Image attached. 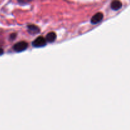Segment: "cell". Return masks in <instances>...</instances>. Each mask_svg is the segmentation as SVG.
<instances>
[{"label":"cell","mask_w":130,"mask_h":130,"mask_svg":"<svg viewBox=\"0 0 130 130\" xmlns=\"http://www.w3.org/2000/svg\"><path fill=\"white\" fill-rule=\"evenodd\" d=\"M46 39L43 36H39L34 39L32 43V45L35 48H41L46 45Z\"/></svg>","instance_id":"1"},{"label":"cell","mask_w":130,"mask_h":130,"mask_svg":"<svg viewBox=\"0 0 130 130\" xmlns=\"http://www.w3.org/2000/svg\"><path fill=\"white\" fill-rule=\"evenodd\" d=\"M28 43L24 41L18 42L13 46V50L16 52H22L27 49Z\"/></svg>","instance_id":"2"},{"label":"cell","mask_w":130,"mask_h":130,"mask_svg":"<svg viewBox=\"0 0 130 130\" xmlns=\"http://www.w3.org/2000/svg\"><path fill=\"white\" fill-rule=\"evenodd\" d=\"M103 19H104V14L102 12H98L91 17L90 22L92 24H97L102 22Z\"/></svg>","instance_id":"3"},{"label":"cell","mask_w":130,"mask_h":130,"mask_svg":"<svg viewBox=\"0 0 130 130\" xmlns=\"http://www.w3.org/2000/svg\"><path fill=\"white\" fill-rule=\"evenodd\" d=\"M27 29L28 32L30 33V34H37L38 33H39L40 32V29L38 27L37 25H34V24H30V25H27Z\"/></svg>","instance_id":"4"},{"label":"cell","mask_w":130,"mask_h":130,"mask_svg":"<svg viewBox=\"0 0 130 130\" xmlns=\"http://www.w3.org/2000/svg\"><path fill=\"white\" fill-rule=\"evenodd\" d=\"M45 39L46 42H48V43H53L54 41H55L56 39H57V34L54 32H49L47 34Z\"/></svg>","instance_id":"5"},{"label":"cell","mask_w":130,"mask_h":130,"mask_svg":"<svg viewBox=\"0 0 130 130\" xmlns=\"http://www.w3.org/2000/svg\"><path fill=\"white\" fill-rule=\"evenodd\" d=\"M110 7L112 10L114 11H118L122 7V3L119 1H113L110 4Z\"/></svg>","instance_id":"6"},{"label":"cell","mask_w":130,"mask_h":130,"mask_svg":"<svg viewBox=\"0 0 130 130\" xmlns=\"http://www.w3.org/2000/svg\"><path fill=\"white\" fill-rule=\"evenodd\" d=\"M17 37V34L16 33H13V34H11V35H10V39L11 40H14V39L16 38Z\"/></svg>","instance_id":"7"},{"label":"cell","mask_w":130,"mask_h":130,"mask_svg":"<svg viewBox=\"0 0 130 130\" xmlns=\"http://www.w3.org/2000/svg\"><path fill=\"white\" fill-rule=\"evenodd\" d=\"M3 53H4V50H3V48H0V56L2 55L3 54Z\"/></svg>","instance_id":"8"}]
</instances>
